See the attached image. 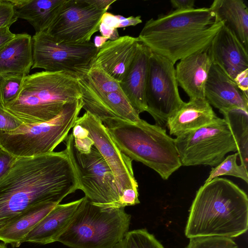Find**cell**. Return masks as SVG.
<instances>
[{
  "instance_id": "cell-23",
  "label": "cell",
  "mask_w": 248,
  "mask_h": 248,
  "mask_svg": "<svg viewBox=\"0 0 248 248\" xmlns=\"http://www.w3.org/2000/svg\"><path fill=\"white\" fill-rule=\"evenodd\" d=\"M66 0H10L16 17L28 21L35 33L46 31Z\"/></svg>"
},
{
  "instance_id": "cell-11",
  "label": "cell",
  "mask_w": 248,
  "mask_h": 248,
  "mask_svg": "<svg viewBox=\"0 0 248 248\" xmlns=\"http://www.w3.org/2000/svg\"><path fill=\"white\" fill-rule=\"evenodd\" d=\"M174 65L151 51L146 87L147 112L156 125L165 129L168 119L185 103L179 94Z\"/></svg>"
},
{
  "instance_id": "cell-26",
  "label": "cell",
  "mask_w": 248,
  "mask_h": 248,
  "mask_svg": "<svg viewBox=\"0 0 248 248\" xmlns=\"http://www.w3.org/2000/svg\"><path fill=\"white\" fill-rule=\"evenodd\" d=\"M219 111L223 115L235 140L241 164L248 170V110L233 108Z\"/></svg>"
},
{
  "instance_id": "cell-34",
  "label": "cell",
  "mask_w": 248,
  "mask_h": 248,
  "mask_svg": "<svg viewBox=\"0 0 248 248\" xmlns=\"http://www.w3.org/2000/svg\"><path fill=\"white\" fill-rule=\"evenodd\" d=\"M234 81L238 88L248 97V69L238 74Z\"/></svg>"
},
{
  "instance_id": "cell-35",
  "label": "cell",
  "mask_w": 248,
  "mask_h": 248,
  "mask_svg": "<svg viewBox=\"0 0 248 248\" xmlns=\"http://www.w3.org/2000/svg\"><path fill=\"white\" fill-rule=\"evenodd\" d=\"M116 16L119 21L118 28H124L130 26H135L142 22L140 16H130L127 18L120 15H117Z\"/></svg>"
},
{
  "instance_id": "cell-38",
  "label": "cell",
  "mask_w": 248,
  "mask_h": 248,
  "mask_svg": "<svg viewBox=\"0 0 248 248\" xmlns=\"http://www.w3.org/2000/svg\"><path fill=\"white\" fill-rule=\"evenodd\" d=\"M170 2L175 10H187L194 8V0H171Z\"/></svg>"
},
{
  "instance_id": "cell-4",
  "label": "cell",
  "mask_w": 248,
  "mask_h": 248,
  "mask_svg": "<svg viewBox=\"0 0 248 248\" xmlns=\"http://www.w3.org/2000/svg\"><path fill=\"white\" fill-rule=\"evenodd\" d=\"M78 79L64 72L41 71L24 77L17 98L4 109L23 124L50 121L64 106L81 98Z\"/></svg>"
},
{
  "instance_id": "cell-3",
  "label": "cell",
  "mask_w": 248,
  "mask_h": 248,
  "mask_svg": "<svg viewBox=\"0 0 248 248\" xmlns=\"http://www.w3.org/2000/svg\"><path fill=\"white\" fill-rule=\"evenodd\" d=\"M248 228V198L237 185L216 177L197 191L185 230L188 238L222 236L232 238Z\"/></svg>"
},
{
  "instance_id": "cell-29",
  "label": "cell",
  "mask_w": 248,
  "mask_h": 248,
  "mask_svg": "<svg viewBox=\"0 0 248 248\" xmlns=\"http://www.w3.org/2000/svg\"><path fill=\"white\" fill-rule=\"evenodd\" d=\"M124 242L125 248H164L155 236L145 229L128 231Z\"/></svg>"
},
{
  "instance_id": "cell-9",
  "label": "cell",
  "mask_w": 248,
  "mask_h": 248,
  "mask_svg": "<svg viewBox=\"0 0 248 248\" xmlns=\"http://www.w3.org/2000/svg\"><path fill=\"white\" fill-rule=\"evenodd\" d=\"M182 166H216L237 146L230 128L223 118L174 139Z\"/></svg>"
},
{
  "instance_id": "cell-43",
  "label": "cell",
  "mask_w": 248,
  "mask_h": 248,
  "mask_svg": "<svg viewBox=\"0 0 248 248\" xmlns=\"http://www.w3.org/2000/svg\"><path fill=\"white\" fill-rule=\"evenodd\" d=\"M0 248H7V247L5 245V244H2L0 243Z\"/></svg>"
},
{
  "instance_id": "cell-32",
  "label": "cell",
  "mask_w": 248,
  "mask_h": 248,
  "mask_svg": "<svg viewBox=\"0 0 248 248\" xmlns=\"http://www.w3.org/2000/svg\"><path fill=\"white\" fill-rule=\"evenodd\" d=\"M23 124L20 121L0 107V131L14 130Z\"/></svg>"
},
{
  "instance_id": "cell-37",
  "label": "cell",
  "mask_w": 248,
  "mask_h": 248,
  "mask_svg": "<svg viewBox=\"0 0 248 248\" xmlns=\"http://www.w3.org/2000/svg\"><path fill=\"white\" fill-rule=\"evenodd\" d=\"M101 23L110 28L118 29L119 21L116 15L106 12L102 16Z\"/></svg>"
},
{
  "instance_id": "cell-40",
  "label": "cell",
  "mask_w": 248,
  "mask_h": 248,
  "mask_svg": "<svg viewBox=\"0 0 248 248\" xmlns=\"http://www.w3.org/2000/svg\"><path fill=\"white\" fill-rule=\"evenodd\" d=\"M87 2L100 10H108L116 0H87Z\"/></svg>"
},
{
  "instance_id": "cell-44",
  "label": "cell",
  "mask_w": 248,
  "mask_h": 248,
  "mask_svg": "<svg viewBox=\"0 0 248 248\" xmlns=\"http://www.w3.org/2000/svg\"><path fill=\"white\" fill-rule=\"evenodd\" d=\"M85 139H86V135H85ZM83 144H82V145H83ZM82 145H81V146H82ZM77 147H78V146H77ZM79 147H80V146H79Z\"/></svg>"
},
{
  "instance_id": "cell-16",
  "label": "cell",
  "mask_w": 248,
  "mask_h": 248,
  "mask_svg": "<svg viewBox=\"0 0 248 248\" xmlns=\"http://www.w3.org/2000/svg\"><path fill=\"white\" fill-rule=\"evenodd\" d=\"M208 51L212 63L233 80L240 72L248 69V50L224 25L214 37Z\"/></svg>"
},
{
  "instance_id": "cell-21",
  "label": "cell",
  "mask_w": 248,
  "mask_h": 248,
  "mask_svg": "<svg viewBox=\"0 0 248 248\" xmlns=\"http://www.w3.org/2000/svg\"><path fill=\"white\" fill-rule=\"evenodd\" d=\"M218 116L205 98L189 99L170 117L166 126L170 135L176 137L206 125Z\"/></svg>"
},
{
  "instance_id": "cell-12",
  "label": "cell",
  "mask_w": 248,
  "mask_h": 248,
  "mask_svg": "<svg viewBox=\"0 0 248 248\" xmlns=\"http://www.w3.org/2000/svg\"><path fill=\"white\" fill-rule=\"evenodd\" d=\"M107 11L97 9L87 0H66L46 32L59 43L89 42Z\"/></svg>"
},
{
  "instance_id": "cell-36",
  "label": "cell",
  "mask_w": 248,
  "mask_h": 248,
  "mask_svg": "<svg viewBox=\"0 0 248 248\" xmlns=\"http://www.w3.org/2000/svg\"><path fill=\"white\" fill-rule=\"evenodd\" d=\"M99 31L102 36L105 37L110 41L115 40L120 37L117 29L109 28L101 23Z\"/></svg>"
},
{
  "instance_id": "cell-42",
  "label": "cell",
  "mask_w": 248,
  "mask_h": 248,
  "mask_svg": "<svg viewBox=\"0 0 248 248\" xmlns=\"http://www.w3.org/2000/svg\"><path fill=\"white\" fill-rule=\"evenodd\" d=\"M112 248H125L124 239Z\"/></svg>"
},
{
  "instance_id": "cell-2",
  "label": "cell",
  "mask_w": 248,
  "mask_h": 248,
  "mask_svg": "<svg viewBox=\"0 0 248 248\" xmlns=\"http://www.w3.org/2000/svg\"><path fill=\"white\" fill-rule=\"evenodd\" d=\"M223 25L210 8L174 10L147 21L138 37L152 52L174 64L208 49Z\"/></svg>"
},
{
  "instance_id": "cell-6",
  "label": "cell",
  "mask_w": 248,
  "mask_h": 248,
  "mask_svg": "<svg viewBox=\"0 0 248 248\" xmlns=\"http://www.w3.org/2000/svg\"><path fill=\"white\" fill-rule=\"evenodd\" d=\"M131 218L124 207L101 208L84 196L58 242L70 248H112L124 239Z\"/></svg>"
},
{
  "instance_id": "cell-8",
  "label": "cell",
  "mask_w": 248,
  "mask_h": 248,
  "mask_svg": "<svg viewBox=\"0 0 248 248\" xmlns=\"http://www.w3.org/2000/svg\"><path fill=\"white\" fill-rule=\"evenodd\" d=\"M82 108L81 98L66 104L61 113L46 122L22 124L9 132L0 131V146L16 158L28 157L53 152L66 140Z\"/></svg>"
},
{
  "instance_id": "cell-33",
  "label": "cell",
  "mask_w": 248,
  "mask_h": 248,
  "mask_svg": "<svg viewBox=\"0 0 248 248\" xmlns=\"http://www.w3.org/2000/svg\"><path fill=\"white\" fill-rule=\"evenodd\" d=\"M16 158L0 146V178L8 170Z\"/></svg>"
},
{
  "instance_id": "cell-15",
  "label": "cell",
  "mask_w": 248,
  "mask_h": 248,
  "mask_svg": "<svg viewBox=\"0 0 248 248\" xmlns=\"http://www.w3.org/2000/svg\"><path fill=\"white\" fill-rule=\"evenodd\" d=\"M140 43L138 37L128 35L108 40L99 48L92 66L100 68L120 83L132 64Z\"/></svg>"
},
{
  "instance_id": "cell-10",
  "label": "cell",
  "mask_w": 248,
  "mask_h": 248,
  "mask_svg": "<svg viewBox=\"0 0 248 248\" xmlns=\"http://www.w3.org/2000/svg\"><path fill=\"white\" fill-rule=\"evenodd\" d=\"M33 65L50 72H62L79 79L91 68L98 50L93 43L67 44L55 41L46 31L32 37Z\"/></svg>"
},
{
  "instance_id": "cell-39",
  "label": "cell",
  "mask_w": 248,
  "mask_h": 248,
  "mask_svg": "<svg viewBox=\"0 0 248 248\" xmlns=\"http://www.w3.org/2000/svg\"><path fill=\"white\" fill-rule=\"evenodd\" d=\"M16 34L10 30V27L6 26L0 29V49L14 38Z\"/></svg>"
},
{
  "instance_id": "cell-25",
  "label": "cell",
  "mask_w": 248,
  "mask_h": 248,
  "mask_svg": "<svg viewBox=\"0 0 248 248\" xmlns=\"http://www.w3.org/2000/svg\"><path fill=\"white\" fill-rule=\"evenodd\" d=\"M57 204L41 203L27 210L0 231V240L5 244L19 246L24 242L27 235Z\"/></svg>"
},
{
  "instance_id": "cell-22",
  "label": "cell",
  "mask_w": 248,
  "mask_h": 248,
  "mask_svg": "<svg viewBox=\"0 0 248 248\" xmlns=\"http://www.w3.org/2000/svg\"><path fill=\"white\" fill-rule=\"evenodd\" d=\"M33 65L32 37L27 33L15 37L0 49V75H29Z\"/></svg>"
},
{
  "instance_id": "cell-18",
  "label": "cell",
  "mask_w": 248,
  "mask_h": 248,
  "mask_svg": "<svg viewBox=\"0 0 248 248\" xmlns=\"http://www.w3.org/2000/svg\"><path fill=\"white\" fill-rule=\"evenodd\" d=\"M208 50L196 52L180 60L175 68L178 85L189 99L205 98V85L212 64Z\"/></svg>"
},
{
  "instance_id": "cell-13",
  "label": "cell",
  "mask_w": 248,
  "mask_h": 248,
  "mask_svg": "<svg viewBox=\"0 0 248 248\" xmlns=\"http://www.w3.org/2000/svg\"><path fill=\"white\" fill-rule=\"evenodd\" d=\"M76 125L83 128L108 163L122 197L124 192L128 189L138 191V184L134 174L132 160L119 149L101 121L86 111L82 116L78 117Z\"/></svg>"
},
{
  "instance_id": "cell-28",
  "label": "cell",
  "mask_w": 248,
  "mask_h": 248,
  "mask_svg": "<svg viewBox=\"0 0 248 248\" xmlns=\"http://www.w3.org/2000/svg\"><path fill=\"white\" fill-rule=\"evenodd\" d=\"M24 77L13 74L0 75V108L4 109L17 98Z\"/></svg>"
},
{
  "instance_id": "cell-27",
  "label": "cell",
  "mask_w": 248,
  "mask_h": 248,
  "mask_svg": "<svg viewBox=\"0 0 248 248\" xmlns=\"http://www.w3.org/2000/svg\"><path fill=\"white\" fill-rule=\"evenodd\" d=\"M238 153L228 155L219 164L212 169L209 175L204 183L223 175H230L240 178L248 183V171L241 164L238 165L236 160Z\"/></svg>"
},
{
  "instance_id": "cell-14",
  "label": "cell",
  "mask_w": 248,
  "mask_h": 248,
  "mask_svg": "<svg viewBox=\"0 0 248 248\" xmlns=\"http://www.w3.org/2000/svg\"><path fill=\"white\" fill-rule=\"evenodd\" d=\"M82 108L103 123L121 118L132 122L141 120L122 90L120 85L98 91L80 89Z\"/></svg>"
},
{
  "instance_id": "cell-41",
  "label": "cell",
  "mask_w": 248,
  "mask_h": 248,
  "mask_svg": "<svg viewBox=\"0 0 248 248\" xmlns=\"http://www.w3.org/2000/svg\"><path fill=\"white\" fill-rule=\"evenodd\" d=\"M108 40V38L101 36H96L94 40V45L97 48H100Z\"/></svg>"
},
{
  "instance_id": "cell-17",
  "label": "cell",
  "mask_w": 248,
  "mask_h": 248,
  "mask_svg": "<svg viewBox=\"0 0 248 248\" xmlns=\"http://www.w3.org/2000/svg\"><path fill=\"white\" fill-rule=\"evenodd\" d=\"M204 97L211 106L219 110L233 108L248 110V97L238 88L234 80L214 63L205 85Z\"/></svg>"
},
{
  "instance_id": "cell-5",
  "label": "cell",
  "mask_w": 248,
  "mask_h": 248,
  "mask_svg": "<svg viewBox=\"0 0 248 248\" xmlns=\"http://www.w3.org/2000/svg\"><path fill=\"white\" fill-rule=\"evenodd\" d=\"M121 151L167 180L181 166L174 139L165 128L144 120L132 122L121 118L102 123Z\"/></svg>"
},
{
  "instance_id": "cell-7",
  "label": "cell",
  "mask_w": 248,
  "mask_h": 248,
  "mask_svg": "<svg viewBox=\"0 0 248 248\" xmlns=\"http://www.w3.org/2000/svg\"><path fill=\"white\" fill-rule=\"evenodd\" d=\"M65 141L64 151L75 171L78 189L85 197L101 208L124 207L122 195L113 174L92 140L89 138L85 146L79 148L72 132Z\"/></svg>"
},
{
  "instance_id": "cell-20",
  "label": "cell",
  "mask_w": 248,
  "mask_h": 248,
  "mask_svg": "<svg viewBox=\"0 0 248 248\" xmlns=\"http://www.w3.org/2000/svg\"><path fill=\"white\" fill-rule=\"evenodd\" d=\"M151 51L140 43L136 56L124 78L121 88L138 113L147 111L146 87Z\"/></svg>"
},
{
  "instance_id": "cell-1",
  "label": "cell",
  "mask_w": 248,
  "mask_h": 248,
  "mask_svg": "<svg viewBox=\"0 0 248 248\" xmlns=\"http://www.w3.org/2000/svg\"><path fill=\"white\" fill-rule=\"evenodd\" d=\"M78 189L65 151L16 158L0 178V231L31 207L60 204Z\"/></svg>"
},
{
  "instance_id": "cell-30",
  "label": "cell",
  "mask_w": 248,
  "mask_h": 248,
  "mask_svg": "<svg viewBox=\"0 0 248 248\" xmlns=\"http://www.w3.org/2000/svg\"><path fill=\"white\" fill-rule=\"evenodd\" d=\"M185 248H239L232 238L222 236H201L190 238Z\"/></svg>"
},
{
  "instance_id": "cell-24",
  "label": "cell",
  "mask_w": 248,
  "mask_h": 248,
  "mask_svg": "<svg viewBox=\"0 0 248 248\" xmlns=\"http://www.w3.org/2000/svg\"><path fill=\"white\" fill-rule=\"evenodd\" d=\"M248 50V8L242 0H215L209 7Z\"/></svg>"
},
{
  "instance_id": "cell-31",
  "label": "cell",
  "mask_w": 248,
  "mask_h": 248,
  "mask_svg": "<svg viewBox=\"0 0 248 248\" xmlns=\"http://www.w3.org/2000/svg\"><path fill=\"white\" fill-rule=\"evenodd\" d=\"M17 19L10 0H0V29L10 27Z\"/></svg>"
},
{
  "instance_id": "cell-19",
  "label": "cell",
  "mask_w": 248,
  "mask_h": 248,
  "mask_svg": "<svg viewBox=\"0 0 248 248\" xmlns=\"http://www.w3.org/2000/svg\"><path fill=\"white\" fill-rule=\"evenodd\" d=\"M82 200L83 198L57 204L27 235L24 242L45 245L58 242L70 225Z\"/></svg>"
}]
</instances>
